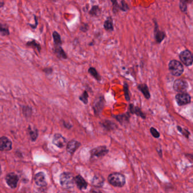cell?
Segmentation results:
<instances>
[{
    "mask_svg": "<svg viewBox=\"0 0 193 193\" xmlns=\"http://www.w3.org/2000/svg\"><path fill=\"white\" fill-rule=\"evenodd\" d=\"M108 182L113 186L122 188L126 184L125 177L120 173H113L108 177Z\"/></svg>",
    "mask_w": 193,
    "mask_h": 193,
    "instance_id": "obj_1",
    "label": "cell"
},
{
    "mask_svg": "<svg viewBox=\"0 0 193 193\" xmlns=\"http://www.w3.org/2000/svg\"><path fill=\"white\" fill-rule=\"evenodd\" d=\"M61 186L65 189H71L74 188V177L71 173L63 172L60 177Z\"/></svg>",
    "mask_w": 193,
    "mask_h": 193,
    "instance_id": "obj_2",
    "label": "cell"
},
{
    "mask_svg": "<svg viewBox=\"0 0 193 193\" xmlns=\"http://www.w3.org/2000/svg\"><path fill=\"white\" fill-rule=\"evenodd\" d=\"M168 67L171 74L174 76H181L184 70L182 64L175 60H172L169 62Z\"/></svg>",
    "mask_w": 193,
    "mask_h": 193,
    "instance_id": "obj_3",
    "label": "cell"
},
{
    "mask_svg": "<svg viewBox=\"0 0 193 193\" xmlns=\"http://www.w3.org/2000/svg\"><path fill=\"white\" fill-rule=\"evenodd\" d=\"M180 60L186 66H190L193 64V55L189 50H186L182 51L179 55Z\"/></svg>",
    "mask_w": 193,
    "mask_h": 193,
    "instance_id": "obj_4",
    "label": "cell"
},
{
    "mask_svg": "<svg viewBox=\"0 0 193 193\" xmlns=\"http://www.w3.org/2000/svg\"><path fill=\"white\" fill-rule=\"evenodd\" d=\"M109 152V150L105 146H99L93 148L91 151V156L92 158H101L106 155Z\"/></svg>",
    "mask_w": 193,
    "mask_h": 193,
    "instance_id": "obj_5",
    "label": "cell"
},
{
    "mask_svg": "<svg viewBox=\"0 0 193 193\" xmlns=\"http://www.w3.org/2000/svg\"><path fill=\"white\" fill-rule=\"evenodd\" d=\"M188 83L187 82L181 79H176L173 83V89L179 93L185 92L188 88Z\"/></svg>",
    "mask_w": 193,
    "mask_h": 193,
    "instance_id": "obj_6",
    "label": "cell"
},
{
    "mask_svg": "<svg viewBox=\"0 0 193 193\" xmlns=\"http://www.w3.org/2000/svg\"><path fill=\"white\" fill-rule=\"evenodd\" d=\"M175 100L179 106H182L190 103L191 96L186 92L179 93L175 96Z\"/></svg>",
    "mask_w": 193,
    "mask_h": 193,
    "instance_id": "obj_7",
    "label": "cell"
},
{
    "mask_svg": "<svg viewBox=\"0 0 193 193\" xmlns=\"http://www.w3.org/2000/svg\"><path fill=\"white\" fill-rule=\"evenodd\" d=\"M5 181L6 184L8 185L11 189H15L17 186L19 177L15 173H10L6 176Z\"/></svg>",
    "mask_w": 193,
    "mask_h": 193,
    "instance_id": "obj_8",
    "label": "cell"
},
{
    "mask_svg": "<svg viewBox=\"0 0 193 193\" xmlns=\"http://www.w3.org/2000/svg\"><path fill=\"white\" fill-rule=\"evenodd\" d=\"M105 105V100L103 96H99L95 99L94 103H93V109L94 111L95 114H99L103 109Z\"/></svg>",
    "mask_w": 193,
    "mask_h": 193,
    "instance_id": "obj_9",
    "label": "cell"
},
{
    "mask_svg": "<svg viewBox=\"0 0 193 193\" xmlns=\"http://www.w3.org/2000/svg\"><path fill=\"white\" fill-rule=\"evenodd\" d=\"M12 149V142L6 137L0 138V151H9Z\"/></svg>",
    "mask_w": 193,
    "mask_h": 193,
    "instance_id": "obj_10",
    "label": "cell"
},
{
    "mask_svg": "<svg viewBox=\"0 0 193 193\" xmlns=\"http://www.w3.org/2000/svg\"><path fill=\"white\" fill-rule=\"evenodd\" d=\"M52 142L53 144L58 147L59 148H62L66 146L67 140L62 135L57 133L54 135Z\"/></svg>",
    "mask_w": 193,
    "mask_h": 193,
    "instance_id": "obj_11",
    "label": "cell"
},
{
    "mask_svg": "<svg viewBox=\"0 0 193 193\" xmlns=\"http://www.w3.org/2000/svg\"><path fill=\"white\" fill-rule=\"evenodd\" d=\"M34 181L36 185L40 187L43 188L47 186L45 175L44 173L43 172H39L36 174L34 177Z\"/></svg>",
    "mask_w": 193,
    "mask_h": 193,
    "instance_id": "obj_12",
    "label": "cell"
},
{
    "mask_svg": "<svg viewBox=\"0 0 193 193\" xmlns=\"http://www.w3.org/2000/svg\"><path fill=\"white\" fill-rule=\"evenodd\" d=\"M81 146V143L76 140H72L69 142L66 146V150L70 154H73Z\"/></svg>",
    "mask_w": 193,
    "mask_h": 193,
    "instance_id": "obj_13",
    "label": "cell"
},
{
    "mask_svg": "<svg viewBox=\"0 0 193 193\" xmlns=\"http://www.w3.org/2000/svg\"><path fill=\"white\" fill-rule=\"evenodd\" d=\"M74 183L80 190H85L88 186L87 182L81 175H77L74 177Z\"/></svg>",
    "mask_w": 193,
    "mask_h": 193,
    "instance_id": "obj_14",
    "label": "cell"
},
{
    "mask_svg": "<svg viewBox=\"0 0 193 193\" xmlns=\"http://www.w3.org/2000/svg\"><path fill=\"white\" fill-rule=\"evenodd\" d=\"M166 36V34L164 32L162 31L159 30L157 23L155 22V37L156 43L159 44L162 43Z\"/></svg>",
    "mask_w": 193,
    "mask_h": 193,
    "instance_id": "obj_15",
    "label": "cell"
},
{
    "mask_svg": "<svg viewBox=\"0 0 193 193\" xmlns=\"http://www.w3.org/2000/svg\"><path fill=\"white\" fill-rule=\"evenodd\" d=\"M129 111L131 113L135 114L137 116L141 117L143 119H146V114L142 111L141 109L139 108L138 107H136V106H134L133 104H130L129 106Z\"/></svg>",
    "mask_w": 193,
    "mask_h": 193,
    "instance_id": "obj_16",
    "label": "cell"
},
{
    "mask_svg": "<svg viewBox=\"0 0 193 193\" xmlns=\"http://www.w3.org/2000/svg\"><path fill=\"white\" fill-rule=\"evenodd\" d=\"M113 117H114L121 124L125 125L126 124L129 123L130 116L129 113L127 112L126 113H124L122 114L114 116Z\"/></svg>",
    "mask_w": 193,
    "mask_h": 193,
    "instance_id": "obj_17",
    "label": "cell"
},
{
    "mask_svg": "<svg viewBox=\"0 0 193 193\" xmlns=\"http://www.w3.org/2000/svg\"><path fill=\"white\" fill-rule=\"evenodd\" d=\"M104 184V179L103 177L100 175H95L92 180V185L97 188H101Z\"/></svg>",
    "mask_w": 193,
    "mask_h": 193,
    "instance_id": "obj_18",
    "label": "cell"
},
{
    "mask_svg": "<svg viewBox=\"0 0 193 193\" xmlns=\"http://www.w3.org/2000/svg\"><path fill=\"white\" fill-rule=\"evenodd\" d=\"M54 53L59 59H66L67 56L61 46H55L53 49Z\"/></svg>",
    "mask_w": 193,
    "mask_h": 193,
    "instance_id": "obj_19",
    "label": "cell"
},
{
    "mask_svg": "<svg viewBox=\"0 0 193 193\" xmlns=\"http://www.w3.org/2000/svg\"><path fill=\"white\" fill-rule=\"evenodd\" d=\"M138 89L143 95L146 99H149L151 97V95L148 90V86L146 84H140L138 85Z\"/></svg>",
    "mask_w": 193,
    "mask_h": 193,
    "instance_id": "obj_20",
    "label": "cell"
},
{
    "mask_svg": "<svg viewBox=\"0 0 193 193\" xmlns=\"http://www.w3.org/2000/svg\"><path fill=\"white\" fill-rule=\"evenodd\" d=\"M101 125L108 131L114 130L117 127V125L113 122L109 120H104L101 123Z\"/></svg>",
    "mask_w": 193,
    "mask_h": 193,
    "instance_id": "obj_21",
    "label": "cell"
},
{
    "mask_svg": "<svg viewBox=\"0 0 193 193\" xmlns=\"http://www.w3.org/2000/svg\"><path fill=\"white\" fill-rule=\"evenodd\" d=\"M104 27L106 31H113V24L112 18L109 17L105 21L104 24Z\"/></svg>",
    "mask_w": 193,
    "mask_h": 193,
    "instance_id": "obj_22",
    "label": "cell"
},
{
    "mask_svg": "<svg viewBox=\"0 0 193 193\" xmlns=\"http://www.w3.org/2000/svg\"><path fill=\"white\" fill-rule=\"evenodd\" d=\"M101 9L98 5H95L92 7V8L89 11V14L92 17H98L101 14Z\"/></svg>",
    "mask_w": 193,
    "mask_h": 193,
    "instance_id": "obj_23",
    "label": "cell"
},
{
    "mask_svg": "<svg viewBox=\"0 0 193 193\" xmlns=\"http://www.w3.org/2000/svg\"><path fill=\"white\" fill-rule=\"evenodd\" d=\"M88 72L90 75L93 76L96 80H97L98 81H101V76H100L98 72H97V70H96V69L95 67H90L88 70Z\"/></svg>",
    "mask_w": 193,
    "mask_h": 193,
    "instance_id": "obj_24",
    "label": "cell"
},
{
    "mask_svg": "<svg viewBox=\"0 0 193 193\" xmlns=\"http://www.w3.org/2000/svg\"><path fill=\"white\" fill-rule=\"evenodd\" d=\"M26 46L28 47H31L34 49L37 50L39 52H40L41 48L40 45L39 43L36 42V40H32L28 41L26 43Z\"/></svg>",
    "mask_w": 193,
    "mask_h": 193,
    "instance_id": "obj_25",
    "label": "cell"
},
{
    "mask_svg": "<svg viewBox=\"0 0 193 193\" xmlns=\"http://www.w3.org/2000/svg\"><path fill=\"white\" fill-rule=\"evenodd\" d=\"M53 38L54 40L55 46H61L62 44V40L60 35L57 31H54L53 33Z\"/></svg>",
    "mask_w": 193,
    "mask_h": 193,
    "instance_id": "obj_26",
    "label": "cell"
},
{
    "mask_svg": "<svg viewBox=\"0 0 193 193\" xmlns=\"http://www.w3.org/2000/svg\"><path fill=\"white\" fill-rule=\"evenodd\" d=\"M0 34L2 36H9L10 35L9 27L6 24L0 23Z\"/></svg>",
    "mask_w": 193,
    "mask_h": 193,
    "instance_id": "obj_27",
    "label": "cell"
},
{
    "mask_svg": "<svg viewBox=\"0 0 193 193\" xmlns=\"http://www.w3.org/2000/svg\"><path fill=\"white\" fill-rule=\"evenodd\" d=\"M23 114L26 117H30L31 116L32 114V109L31 107L28 106H23L22 107Z\"/></svg>",
    "mask_w": 193,
    "mask_h": 193,
    "instance_id": "obj_28",
    "label": "cell"
},
{
    "mask_svg": "<svg viewBox=\"0 0 193 193\" xmlns=\"http://www.w3.org/2000/svg\"><path fill=\"white\" fill-rule=\"evenodd\" d=\"M124 91L125 94V98L126 99V101H129L130 100V96L129 85L125 82L124 83Z\"/></svg>",
    "mask_w": 193,
    "mask_h": 193,
    "instance_id": "obj_29",
    "label": "cell"
},
{
    "mask_svg": "<svg viewBox=\"0 0 193 193\" xmlns=\"http://www.w3.org/2000/svg\"><path fill=\"white\" fill-rule=\"evenodd\" d=\"M28 133L31 137L32 141H35L38 137V130L37 129L34 130H31L30 128V126H29Z\"/></svg>",
    "mask_w": 193,
    "mask_h": 193,
    "instance_id": "obj_30",
    "label": "cell"
},
{
    "mask_svg": "<svg viewBox=\"0 0 193 193\" xmlns=\"http://www.w3.org/2000/svg\"><path fill=\"white\" fill-rule=\"evenodd\" d=\"M88 94L86 91H85L79 98V99L85 104H87L88 103Z\"/></svg>",
    "mask_w": 193,
    "mask_h": 193,
    "instance_id": "obj_31",
    "label": "cell"
},
{
    "mask_svg": "<svg viewBox=\"0 0 193 193\" xmlns=\"http://www.w3.org/2000/svg\"><path fill=\"white\" fill-rule=\"evenodd\" d=\"M177 129L182 134L184 135L186 138H189L190 133V132L188 130H187V129H183L181 126H177Z\"/></svg>",
    "mask_w": 193,
    "mask_h": 193,
    "instance_id": "obj_32",
    "label": "cell"
},
{
    "mask_svg": "<svg viewBox=\"0 0 193 193\" xmlns=\"http://www.w3.org/2000/svg\"><path fill=\"white\" fill-rule=\"evenodd\" d=\"M187 2L188 1H181L180 2L179 6H180V10L183 13H185L187 11V9H188V5L186 4Z\"/></svg>",
    "mask_w": 193,
    "mask_h": 193,
    "instance_id": "obj_33",
    "label": "cell"
},
{
    "mask_svg": "<svg viewBox=\"0 0 193 193\" xmlns=\"http://www.w3.org/2000/svg\"><path fill=\"white\" fill-rule=\"evenodd\" d=\"M150 132H151V134H152L153 137L154 138H159L160 137V136L159 132L155 128H154L153 127H151Z\"/></svg>",
    "mask_w": 193,
    "mask_h": 193,
    "instance_id": "obj_34",
    "label": "cell"
},
{
    "mask_svg": "<svg viewBox=\"0 0 193 193\" xmlns=\"http://www.w3.org/2000/svg\"><path fill=\"white\" fill-rule=\"evenodd\" d=\"M113 4V12L116 13L120 10V5L118 4L117 1H111Z\"/></svg>",
    "mask_w": 193,
    "mask_h": 193,
    "instance_id": "obj_35",
    "label": "cell"
},
{
    "mask_svg": "<svg viewBox=\"0 0 193 193\" xmlns=\"http://www.w3.org/2000/svg\"><path fill=\"white\" fill-rule=\"evenodd\" d=\"M120 10L123 11H127L129 10V7L128 5L126 4L124 1H122L121 2V6H120Z\"/></svg>",
    "mask_w": 193,
    "mask_h": 193,
    "instance_id": "obj_36",
    "label": "cell"
},
{
    "mask_svg": "<svg viewBox=\"0 0 193 193\" xmlns=\"http://www.w3.org/2000/svg\"><path fill=\"white\" fill-rule=\"evenodd\" d=\"M43 72H44L46 74L50 75L52 73L53 69L51 67H45L43 69Z\"/></svg>",
    "mask_w": 193,
    "mask_h": 193,
    "instance_id": "obj_37",
    "label": "cell"
},
{
    "mask_svg": "<svg viewBox=\"0 0 193 193\" xmlns=\"http://www.w3.org/2000/svg\"><path fill=\"white\" fill-rule=\"evenodd\" d=\"M80 30H81L82 31H83V32H85L87 31L88 30V24H86V23L83 24V25L82 26H81V27H80Z\"/></svg>",
    "mask_w": 193,
    "mask_h": 193,
    "instance_id": "obj_38",
    "label": "cell"
},
{
    "mask_svg": "<svg viewBox=\"0 0 193 193\" xmlns=\"http://www.w3.org/2000/svg\"><path fill=\"white\" fill-rule=\"evenodd\" d=\"M186 157L189 159V161L192 162H193V155L191 154H186Z\"/></svg>",
    "mask_w": 193,
    "mask_h": 193,
    "instance_id": "obj_39",
    "label": "cell"
},
{
    "mask_svg": "<svg viewBox=\"0 0 193 193\" xmlns=\"http://www.w3.org/2000/svg\"><path fill=\"white\" fill-rule=\"evenodd\" d=\"M63 125L64 126L67 128V129H70L72 127V126L71 125H70L69 124H67L66 122H63Z\"/></svg>",
    "mask_w": 193,
    "mask_h": 193,
    "instance_id": "obj_40",
    "label": "cell"
},
{
    "mask_svg": "<svg viewBox=\"0 0 193 193\" xmlns=\"http://www.w3.org/2000/svg\"><path fill=\"white\" fill-rule=\"evenodd\" d=\"M91 193H103L100 190H99V189H92L91 191Z\"/></svg>",
    "mask_w": 193,
    "mask_h": 193,
    "instance_id": "obj_41",
    "label": "cell"
},
{
    "mask_svg": "<svg viewBox=\"0 0 193 193\" xmlns=\"http://www.w3.org/2000/svg\"><path fill=\"white\" fill-rule=\"evenodd\" d=\"M5 2L4 1H0V8H2L4 6Z\"/></svg>",
    "mask_w": 193,
    "mask_h": 193,
    "instance_id": "obj_42",
    "label": "cell"
},
{
    "mask_svg": "<svg viewBox=\"0 0 193 193\" xmlns=\"http://www.w3.org/2000/svg\"><path fill=\"white\" fill-rule=\"evenodd\" d=\"M157 150V149H156ZM157 151H158V153H159V155H160V157H162V150H157Z\"/></svg>",
    "mask_w": 193,
    "mask_h": 193,
    "instance_id": "obj_43",
    "label": "cell"
},
{
    "mask_svg": "<svg viewBox=\"0 0 193 193\" xmlns=\"http://www.w3.org/2000/svg\"><path fill=\"white\" fill-rule=\"evenodd\" d=\"M1 173H2V171H1V166H0V176L1 175Z\"/></svg>",
    "mask_w": 193,
    "mask_h": 193,
    "instance_id": "obj_44",
    "label": "cell"
}]
</instances>
